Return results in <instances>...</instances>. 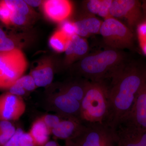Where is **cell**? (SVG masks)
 <instances>
[{
    "label": "cell",
    "mask_w": 146,
    "mask_h": 146,
    "mask_svg": "<svg viewBox=\"0 0 146 146\" xmlns=\"http://www.w3.org/2000/svg\"></svg>",
    "instance_id": "74e56055"
},
{
    "label": "cell",
    "mask_w": 146,
    "mask_h": 146,
    "mask_svg": "<svg viewBox=\"0 0 146 146\" xmlns=\"http://www.w3.org/2000/svg\"><path fill=\"white\" fill-rule=\"evenodd\" d=\"M24 132L21 128L17 129L14 136L4 146H21L19 143V138Z\"/></svg>",
    "instance_id": "f1b7e54d"
},
{
    "label": "cell",
    "mask_w": 146,
    "mask_h": 146,
    "mask_svg": "<svg viewBox=\"0 0 146 146\" xmlns=\"http://www.w3.org/2000/svg\"><path fill=\"white\" fill-rule=\"evenodd\" d=\"M19 143L21 146H36L33 138L29 132H24L19 138Z\"/></svg>",
    "instance_id": "83f0119b"
},
{
    "label": "cell",
    "mask_w": 146,
    "mask_h": 146,
    "mask_svg": "<svg viewBox=\"0 0 146 146\" xmlns=\"http://www.w3.org/2000/svg\"><path fill=\"white\" fill-rule=\"evenodd\" d=\"M142 3V10H143V18L146 19V0L141 2Z\"/></svg>",
    "instance_id": "d6a6232c"
},
{
    "label": "cell",
    "mask_w": 146,
    "mask_h": 146,
    "mask_svg": "<svg viewBox=\"0 0 146 146\" xmlns=\"http://www.w3.org/2000/svg\"><path fill=\"white\" fill-rule=\"evenodd\" d=\"M65 146H78L73 140L66 141Z\"/></svg>",
    "instance_id": "e575fe53"
},
{
    "label": "cell",
    "mask_w": 146,
    "mask_h": 146,
    "mask_svg": "<svg viewBox=\"0 0 146 146\" xmlns=\"http://www.w3.org/2000/svg\"><path fill=\"white\" fill-rule=\"evenodd\" d=\"M125 120L146 129V82L138 92L132 108Z\"/></svg>",
    "instance_id": "7c38bea8"
},
{
    "label": "cell",
    "mask_w": 146,
    "mask_h": 146,
    "mask_svg": "<svg viewBox=\"0 0 146 146\" xmlns=\"http://www.w3.org/2000/svg\"><path fill=\"white\" fill-rule=\"evenodd\" d=\"M43 10L46 16L51 21L61 23L71 15L72 4L66 0H48L44 2Z\"/></svg>",
    "instance_id": "4fadbf2b"
},
{
    "label": "cell",
    "mask_w": 146,
    "mask_h": 146,
    "mask_svg": "<svg viewBox=\"0 0 146 146\" xmlns=\"http://www.w3.org/2000/svg\"><path fill=\"white\" fill-rule=\"evenodd\" d=\"M0 146H1V145H0Z\"/></svg>",
    "instance_id": "8d00e7d4"
},
{
    "label": "cell",
    "mask_w": 146,
    "mask_h": 146,
    "mask_svg": "<svg viewBox=\"0 0 146 146\" xmlns=\"http://www.w3.org/2000/svg\"><path fill=\"white\" fill-rule=\"evenodd\" d=\"M69 38L66 37L60 31H56L51 36L49 44L56 51L58 52H65L66 44Z\"/></svg>",
    "instance_id": "d6986e66"
},
{
    "label": "cell",
    "mask_w": 146,
    "mask_h": 146,
    "mask_svg": "<svg viewBox=\"0 0 146 146\" xmlns=\"http://www.w3.org/2000/svg\"><path fill=\"white\" fill-rule=\"evenodd\" d=\"M117 146H146V129L127 121H123L115 129Z\"/></svg>",
    "instance_id": "9c48e42d"
},
{
    "label": "cell",
    "mask_w": 146,
    "mask_h": 146,
    "mask_svg": "<svg viewBox=\"0 0 146 146\" xmlns=\"http://www.w3.org/2000/svg\"></svg>",
    "instance_id": "d590c367"
},
{
    "label": "cell",
    "mask_w": 146,
    "mask_h": 146,
    "mask_svg": "<svg viewBox=\"0 0 146 146\" xmlns=\"http://www.w3.org/2000/svg\"><path fill=\"white\" fill-rule=\"evenodd\" d=\"M26 3L29 6L32 7H37L42 3V1H35V0H26L25 1Z\"/></svg>",
    "instance_id": "1f68e13d"
},
{
    "label": "cell",
    "mask_w": 146,
    "mask_h": 146,
    "mask_svg": "<svg viewBox=\"0 0 146 146\" xmlns=\"http://www.w3.org/2000/svg\"><path fill=\"white\" fill-rule=\"evenodd\" d=\"M40 118L46 127L50 134L52 133V129L58 124L62 119L58 116L50 114L44 115Z\"/></svg>",
    "instance_id": "44dd1931"
},
{
    "label": "cell",
    "mask_w": 146,
    "mask_h": 146,
    "mask_svg": "<svg viewBox=\"0 0 146 146\" xmlns=\"http://www.w3.org/2000/svg\"><path fill=\"white\" fill-rule=\"evenodd\" d=\"M26 104L23 98L9 92L0 95V121H16L26 110Z\"/></svg>",
    "instance_id": "30bf717a"
},
{
    "label": "cell",
    "mask_w": 146,
    "mask_h": 146,
    "mask_svg": "<svg viewBox=\"0 0 146 146\" xmlns=\"http://www.w3.org/2000/svg\"><path fill=\"white\" fill-rule=\"evenodd\" d=\"M16 128L13 125L0 135L1 146H4L11 139L16 133Z\"/></svg>",
    "instance_id": "4316f807"
},
{
    "label": "cell",
    "mask_w": 146,
    "mask_h": 146,
    "mask_svg": "<svg viewBox=\"0 0 146 146\" xmlns=\"http://www.w3.org/2000/svg\"><path fill=\"white\" fill-rule=\"evenodd\" d=\"M26 16L23 15L15 11H12L11 17V23L12 25L16 26H21L26 22Z\"/></svg>",
    "instance_id": "484cf974"
},
{
    "label": "cell",
    "mask_w": 146,
    "mask_h": 146,
    "mask_svg": "<svg viewBox=\"0 0 146 146\" xmlns=\"http://www.w3.org/2000/svg\"><path fill=\"white\" fill-rule=\"evenodd\" d=\"M13 126L10 121H0V135Z\"/></svg>",
    "instance_id": "4dcf8cb0"
},
{
    "label": "cell",
    "mask_w": 146,
    "mask_h": 146,
    "mask_svg": "<svg viewBox=\"0 0 146 146\" xmlns=\"http://www.w3.org/2000/svg\"><path fill=\"white\" fill-rule=\"evenodd\" d=\"M27 91L23 87L15 83L9 89V92L11 94L21 96L26 94Z\"/></svg>",
    "instance_id": "f546056e"
},
{
    "label": "cell",
    "mask_w": 146,
    "mask_h": 146,
    "mask_svg": "<svg viewBox=\"0 0 146 146\" xmlns=\"http://www.w3.org/2000/svg\"><path fill=\"white\" fill-rule=\"evenodd\" d=\"M100 34L109 48L120 50L132 48L134 35L125 24L115 18L105 19L102 23Z\"/></svg>",
    "instance_id": "5b68a950"
},
{
    "label": "cell",
    "mask_w": 146,
    "mask_h": 146,
    "mask_svg": "<svg viewBox=\"0 0 146 146\" xmlns=\"http://www.w3.org/2000/svg\"><path fill=\"white\" fill-rule=\"evenodd\" d=\"M89 45L85 38L76 34L67 41L65 49L67 65L72 64L77 59L83 58L87 55Z\"/></svg>",
    "instance_id": "5bb4252c"
},
{
    "label": "cell",
    "mask_w": 146,
    "mask_h": 146,
    "mask_svg": "<svg viewBox=\"0 0 146 146\" xmlns=\"http://www.w3.org/2000/svg\"><path fill=\"white\" fill-rule=\"evenodd\" d=\"M5 4L12 11L27 16L29 12L28 5L25 1L22 0H5L4 1Z\"/></svg>",
    "instance_id": "ffe728a7"
},
{
    "label": "cell",
    "mask_w": 146,
    "mask_h": 146,
    "mask_svg": "<svg viewBox=\"0 0 146 146\" xmlns=\"http://www.w3.org/2000/svg\"><path fill=\"white\" fill-rule=\"evenodd\" d=\"M126 63V57L122 51L108 48L82 58L79 72L89 81L103 82Z\"/></svg>",
    "instance_id": "7a4b0ae2"
},
{
    "label": "cell",
    "mask_w": 146,
    "mask_h": 146,
    "mask_svg": "<svg viewBox=\"0 0 146 146\" xmlns=\"http://www.w3.org/2000/svg\"><path fill=\"white\" fill-rule=\"evenodd\" d=\"M102 22L90 14L81 20L74 22L76 29V34L84 38L92 34L100 33Z\"/></svg>",
    "instance_id": "2e32d148"
},
{
    "label": "cell",
    "mask_w": 146,
    "mask_h": 146,
    "mask_svg": "<svg viewBox=\"0 0 146 146\" xmlns=\"http://www.w3.org/2000/svg\"><path fill=\"white\" fill-rule=\"evenodd\" d=\"M17 48L13 39L5 34L0 37V52H7Z\"/></svg>",
    "instance_id": "d4e9b609"
},
{
    "label": "cell",
    "mask_w": 146,
    "mask_h": 146,
    "mask_svg": "<svg viewBox=\"0 0 146 146\" xmlns=\"http://www.w3.org/2000/svg\"><path fill=\"white\" fill-rule=\"evenodd\" d=\"M85 127L78 118L65 116L52 129V133L58 138L66 141L72 140L81 133Z\"/></svg>",
    "instance_id": "8fae6325"
},
{
    "label": "cell",
    "mask_w": 146,
    "mask_h": 146,
    "mask_svg": "<svg viewBox=\"0 0 146 146\" xmlns=\"http://www.w3.org/2000/svg\"><path fill=\"white\" fill-rule=\"evenodd\" d=\"M72 140L78 146H117L115 130L105 123L85 124L82 132Z\"/></svg>",
    "instance_id": "8992f818"
},
{
    "label": "cell",
    "mask_w": 146,
    "mask_h": 146,
    "mask_svg": "<svg viewBox=\"0 0 146 146\" xmlns=\"http://www.w3.org/2000/svg\"><path fill=\"white\" fill-rule=\"evenodd\" d=\"M112 0H89L86 2V7L88 13L97 15L105 19L111 17L110 9Z\"/></svg>",
    "instance_id": "e0dca14e"
},
{
    "label": "cell",
    "mask_w": 146,
    "mask_h": 146,
    "mask_svg": "<svg viewBox=\"0 0 146 146\" xmlns=\"http://www.w3.org/2000/svg\"><path fill=\"white\" fill-rule=\"evenodd\" d=\"M15 83L23 87L26 91H33L36 87L34 79L30 74L23 76Z\"/></svg>",
    "instance_id": "7402d4cb"
},
{
    "label": "cell",
    "mask_w": 146,
    "mask_h": 146,
    "mask_svg": "<svg viewBox=\"0 0 146 146\" xmlns=\"http://www.w3.org/2000/svg\"><path fill=\"white\" fill-rule=\"evenodd\" d=\"M27 67L25 54L18 48L0 52V89H9L23 76Z\"/></svg>",
    "instance_id": "277c9868"
},
{
    "label": "cell",
    "mask_w": 146,
    "mask_h": 146,
    "mask_svg": "<svg viewBox=\"0 0 146 146\" xmlns=\"http://www.w3.org/2000/svg\"><path fill=\"white\" fill-rule=\"evenodd\" d=\"M29 132L33 138L36 146H42L48 141L50 134L40 118L33 123Z\"/></svg>",
    "instance_id": "ac0fdd59"
},
{
    "label": "cell",
    "mask_w": 146,
    "mask_h": 146,
    "mask_svg": "<svg viewBox=\"0 0 146 146\" xmlns=\"http://www.w3.org/2000/svg\"><path fill=\"white\" fill-rule=\"evenodd\" d=\"M146 67L126 62L110 78L109 113L105 123L113 129L129 114L138 92L146 82Z\"/></svg>",
    "instance_id": "6da1fadb"
},
{
    "label": "cell",
    "mask_w": 146,
    "mask_h": 146,
    "mask_svg": "<svg viewBox=\"0 0 146 146\" xmlns=\"http://www.w3.org/2000/svg\"><path fill=\"white\" fill-rule=\"evenodd\" d=\"M109 113L108 91L105 82L89 81L82 101L80 119L85 123H105Z\"/></svg>",
    "instance_id": "3957f363"
},
{
    "label": "cell",
    "mask_w": 146,
    "mask_h": 146,
    "mask_svg": "<svg viewBox=\"0 0 146 146\" xmlns=\"http://www.w3.org/2000/svg\"><path fill=\"white\" fill-rule=\"evenodd\" d=\"M34 79L36 87H45L51 83L54 74L51 61L45 59L40 60L29 74Z\"/></svg>",
    "instance_id": "9a60e30c"
},
{
    "label": "cell",
    "mask_w": 146,
    "mask_h": 146,
    "mask_svg": "<svg viewBox=\"0 0 146 146\" xmlns=\"http://www.w3.org/2000/svg\"><path fill=\"white\" fill-rule=\"evenodd\" d=\"M42 146H59L57 142L55 141H48Z\"/></svg>",
    "instance_id": "836d02e7"
},
{
    "label": "cell",
    "mask_w": 146,
    "mask_h": 146,
    "mask_svg": "<svg viewBox=\"0 0 146 146\" xmlns=\"http://www.w3.org/2000/svg\"><path fill=\"white\" fill-rule=\"evenodd\" d=\"M59 30L68 38L76 34V29L74 22L65 20L61 22Z\"/></svg>",
    "instance_id": "603a6c76"
},
{
    "label": "cell",
    "mask_w": 146,
    "mask_h": 146,
    "mask_svg": "<svg viewBox=\"0 0 146 146\" xmlns=\"http://www.w3.org/2000/svg\"><path fill=\"white\" fill-rule=\"evenodd\" d=\"M110 13L112 18L124 21L132 31L144 19L142 3L138 0H112Z\"/></svg>",
    "instance_id": "52a82bcc"
},
{
    "label": "cell",
    "mask_w": 146,
    "mask_h": 146,
    "mask_svg": "<svg viewBox=\"0 0 146 146\" xmlns=\"http://www.w3.org/2000/svg\"><path fill=\"white\" fill-rule=\"evenodd\" d=\"M12 11L5 4L4 1H0V21L6 25H11Z\"/></svg>",
    "instance_id": "cb8c5ba5"
},
{
    "label": "cell",
    "mask_w": 146,
    "mask_h": 146,
    "mask_svg": "<svg viewBox=\"0 0 146 146\" xmlns=\"http://www.w3.org/2000/svg\"><path fill=\"white\" fill-rule=\"evenodd\" d=\"M53 102L63 116L74 117L80 120L81 102L78 90L74 84L70 82L63 86L54 98Z\"/></svg>",
    "instance_id": "ba28073f"
}]
</instances>
